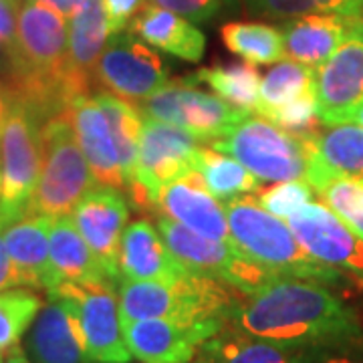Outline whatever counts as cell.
I'll return each instance as SVG.
<instances>
[{
    "mask_svg": "<svg viewBox=\"0 0 363 363\" xmlns=\"http://www.w3.org/2000/svg\"><path fill=\"white\" fill-rule=\"evenodd\" d=\"M230 323L255 337L307 355L355 350L363 341L362 321L347 303L325 283L295 277H277L238 298Z\"/></svg>",
    "mask_w": 363,
    "mask_h": 363,
    "instance_id": "obj_1",
    "label": "cell"
},
{
    "mask_svg": "<svg viewBox=\"0 0 363 363\" xmlns=\"http://www.w3.org/2000/svg\"><path fill=\"white\" fill-rule=\"evenodd\" d=\"M224 210L234 247L272 274L309 279L325 285H337L345 279L343 272L313 259L291 226L269 212L259 200L240 196L224 202Z\"/></svg>",
    "mask_w": 363,
    "mask_h": 363,
    "instance_id": "obj_2",
    "label": "cell"
},
{
    "mask_svg": "<svg viewBox=\"0 0 363 363\" xmlns=\"http://www.w3.org/2000/svg\"><path fill=\"white\" fill-rule=\"evenodd\" d=\"M230 285L186 272L174 281H119L121 323L140 319L230 321L238 297Z\"/></svg>",
    "mask_w": 363,
    "mask_h": 363,
    "instance_id": "obj_3",
    "label": "cell"
},
{
    "mask_svg": "<svg viewBox=\"0 0 363 363\" xmlns=\"http://www.w3.org/2000/svg\"><path fill=\"white\" fill-rule=\"evenodd\" d=\"M214 150L236 157L260 182H309L317 156L315 135H298L269 117L247 111L224 138L214 140Z\"/></svg>",
    "mask_w": 363,
    "mask_h": 363,
    "instance_id": "obj_4",
    "label": "cell"
},
{
    "mask_svg": "<svg viewBox=\"0 0 363 363\" xmlns=\"http://www.w3.org/2000/svg\"><path fill=\"white\" fill-rule=\"evenodd\" d=\"M40 142L43 168L28 212L49 218L69 216L79 200L95 188L97 180L65 111L49 117L40 125Z\"/></svg>",
    "mask_w": 363,
    "mask_h": 363,
    "instance_id": "obj_5",
    "label": "cell"
},
{
    "mask_svg": "<svg viewBox=\"0 0 363 363\" xmlns=\"http://www.w3.org/2000/svg\"><path fill=\"white\" fill-rule=\"evenodd\" d=\"M39 117L28 105L14 101L0 130V230L28 214L43 168Z\"/></svg>",
    "mask_w": 363,
    "mask_h": 363,
    "instance_id": "obj_6",
    "label": "cell"
},
{
    "mask_svg": "<svg viewBox=\"0 0 363 363\" xmlns=\"http://www.w3.org/2000/svg\"><path fill=\"white\" fill-rule=\"evenodd\" d=\"M157 230L186 271L218 279L242 295L255 293L277 279V274L248 259L234 245L194 233L166 214L157 216Z\"/></svg>",
    "mask_w": 363,
    "mask_h": 363,
    "instance_id": "obj_7",
    "label": "cell"
},
{
    "mask_svg": "<svg viewBox=\"0 0 363 363\" xmlns=\"http://www.w3.org/2000/svg\"><path fill=\"white\" fill-rule=\"evenodd\" d=\"M113 286L107 281L61 283L47 293L49 297L61 298L71 309L89 362L130 363L133 357L123 335L119 295Z\"/></svg>",
    "mask_w": 363,
    "mask_h": 363,
    "instance_id": "obj_8",
    "label": "cell"
},
{
    "mask_svg": "<svg viewBox=\"0 0 363 363\" xmlns=\"http://www.w3.org/2000/svg\"><path fill=\"white\" fill-rule=\"evenodd\" d=\"M202 143L174 123L143 117L140 157L130 186L131 200L140 208L156 206L157 192L196 169Z\"/></svg>",
    "mask_w": 363,
    "mask_h": 363,
    "instance_id": "obj_9",
    "label": "cell"
},
{
    "mask_svg": "<svg viewBox=\"0 0 363 363\" xmlns=\"http://www.w3.org/2000/svg\"><path fill=\"white\" fill-rule=\"evenodd\" d=\"M93 79L130 104H142L168 85V67L133 33L111 35L93 69Z\"/></svg>",
    "mask_w": 363,
    "mask_h": 363,
    "instance_id": "obj_10",
    "label": "cell"
},
{
    "mask_svg": "<svg viewBox=\"0 0 363 363\" xmlns=\"http://www.w3.org/2000/svg\"><path fill=\"white\" fill-rule=\"evenodd\" d=\"M140 105V113L145 117L184 128L200 142L224 138L247 113V109L228 105L222 97L188 87L186 81L166 85Z\"/></svg>",
    "mask_w": 363,
    "mask_h": 363,
    "instance_id": "obj_11",
    "label": "cell"
},
{
    "mask_svg": "<svg viewBox=\"0 0 363 363\" xmlns=\"http://www.w3.org/2000/svg\"><path fill=\"white\" fill-rule=\"evenodd\" d=\"M286 222L313 259L355 279L363 286V238L331 208L309 202Z\"/></svg>",
    "mask_w": 363,
    "mask_h": 363,
    "instance_id": "obj_12",
    "label": "cell"
},
{
    "mask_svg": "<svg viewBox=\"0 0 363 363\" xmlns=\"http://www.w3.org/2000/svg\"><path fill=\"white\" fill-rule=\"evenodd\" d=\"M317 117L323 125L350 123L351 113L363 101V18L323 65L315 81Z\"/></svg>",
    "mask_w": 363,
    "mask_h": 363,
    "instance_id": "obj_13",
    "label": "cell"
},
{
    "mask_svg": "<svg viewBox=\"0 0 363 363\" xmlns=\"http://www.w3.org/2000/svg\"><path fill=\"white\" fill-rule=\"evenodd\" d=\"M71 218L104 267L105 274L117 285L121 281L119 248L130 218L128 198L119 188L99 184L79 200Z\"/></svg>",
    "mask_w": 363,
    "mask_h": 363,
    "instance_id": "obj_14",
    "label": "cell"
},
{
    "mask_svg": "<svg viewBox=\"0 0 363 363\" xmlns=\"http://www.w3.org/2000/svg\"><path fill=\"white\" fill-rule=\"evenodd\" d=\"M228 321H178L140 319L125 321L123 335L131 355L143 363H190L202 343L216 335Z\"/></svg>",
    "mask_w": 363,
    "mask_h": 363,
    "instance_id": "obj_15",
    "label": "cell"
},
{
    "mask_svg": "<svg viewBox=\"0 0 363 363\" xmlns=\"http://www.w3.org/2000/svg\"><path fill=\"white\" fill-rule=\"evenodd\" d=\"M154 208L194 233L234 245L226 210L216 202V198H212V192L208 190L206 182L198 169H192L164 186L157 192Z\"/></svg>",
    "mask_w": 363,
    "mask_h": 363,
    "instance_id": "obj_16",
    "label": "cell"
},
{
    "mask_svg": "<svg viewBox=\"0 0 363 363\" xmlns=\"http://www.w3.org/2000/svg\"><path fill=\"white\" fill-rule=\"evenodd\" d=\"M73 125L79 147L89 162L97 184L128 190L125 176L117 154L116 138L101 104L95 95H79L65 109Z\"/></svg>",
    "mask_w": 363,
    "mask_h": 363,
    "instance_id": "obj_17",
    "label": "cell"
},
{
    "mask_svg": "<svg viewBox=\"0 0 363 363\" xmlns=\"http://www.w3.org/2000/svg\"><path fill=\"white\" fill-rule=\"evenodd\" d=\"M69 81L71 89L87 95L97 65L107 40L111 37L109 16L104 0H79L69 14Z\"/></svg>",
    "mask_w": 363,
    "mask_h": 363,
    "instance_id": "obj_18",
    "label": "cell"
},
{
    "mask_svg": "<svg viewBox=\"0 0 363 363\" xmlns=\"http://www.w3.org/2000/svg\"><path fill=\"white\" fill-rule=\"evenodd\" d=\"M26 357L33 363H87V351L77 321L61 298L49 303L33 321L25 341Z\"/></svg>",
    "mask_w": 363,
    "mask_h": 363,
    "instance_id": "obj_19",
    "label": "cell"
},
{
    "mask_svg": "<svg viewBox=\"0 0 363 363\" xmlns=\"http://www.w3.org/2000/svg\"><path fill=\"white\" fill-rule=\"evenodd\" d=\"M51 222L49 216L28 212L2 230L9 255L21 272L25 286L43 289L47 293L59 286L49 255Z\"/></svg>",
    "mask_w": 363,
    "mask_h": 363,
    "instance_id": "obj_20",
    "label": "cell"
},
{
    "mask_svg": "<svg viewBox=\"0 0 363 363\" xmlns=\"http://www.w3.org/2000/svg\"><path fill=\"white\" fill-rule=\"evenodd\" d=\"M119 271L121 279L130 281H174L190 272L147 220L131 222L125 228L119 248Z\"/></svg>",
    "mask_w": 363,
    "mask_h": 363,
    "instance_id": "obj_21",
    "label": "cell"
},
{
    "mask_svg": "<svg viewBox=\"0 0 363 363\" xmlns=\"http://www.w3.org/2000/svg\"><path fill=\"white\" fill-rule=\"evenodd\" d=\"M357 18L359 16L351 18L339 14H305L289 18V23L281 30L285 57L319 69L337 51Z\"/></svg>",
    "mask_w": 363,
    "mask_h": 363,
    "instance_id": "obj_22",
    "label": "cell"
},
{
    "mask_svg": "<svg viewBox=\"0 0 363 363\" xmlns=\"http://www.w3.org/2000/svg\"><path fill=\"white\" fill-rule=\"evenodd\" d=\"M130 30L143 43L190 63L200 61L206 49V39L202 30H198L188 18L152 2H147L133 16Z\"/></svg>",
    "mask_w": 363,
    "mask_h": 363,
    "instance_id": "obj_23",
    "label": "cell"
},
{
    "mask_svg": "<svg viewBox=\"0 0 363 363\" xmlns=\"http://www.w3.org/2000/svg\"><path fill=\"white\" fill-rule=\"evenodd\" d=\"M49 255L55 277L61 283H87V281H107L113 283L97 257L79 233L75 222L69 216L52 218L49 234ZM116 285V283H113Z\"/></svg>",
    "mask_w": 363,
    "mask_h": 363,
    "instance_id": "obj_24",
    "label": "cell"
},
{
    "mask_svg": "<svg viewBox=\"0 0 363 363\" xmlns=\"http://www.w3.org/2000/svg\"><path fill=\"white\" fill-rule=\"evenodd\" d=\"M198 353L214 363H311L307 353L279 347L234 323L230 327L226 323L216 335L204 341Z\"/></svg>",
    "mask_w": 363,
    "mask_h": 363,
    "instance_id": "obj_25",
    "label": "cell"
},
{
    "mask_svg": "<svg viewBox=\"0 0 363 363\" xmlns=\"http://www.w3.org/2000/svg\"><path fill=\"white\" fill-rule=\"evenodd\" d=\"M315 81L317 69L313 67L303 65L293 59L274 63V67L269 69V73L260 81L259 104L255 111L271 119L286 105L315 97Z\"/></svg>",
    "mask_w": 363,
    "mask_h": 363,
    "instance_id": "obj_26",
    "label": "cell"
},
{
    "mask_svg": "<svg viewBox=\"0 0 363 363\" xmlns=\"http://www.w3.org/2000/svg\"><path fill=\"white\" fill-rule=\"evenodd\" d=\"M309 184L325 204L363 238V180L335 174L325 166L321 157L315 156Z\"/></svg>",
    "mask_w": 363,
    "mask_h": 363,
    "instance_id": "obj_27",
    "label": "cell"
},
{
    "mask_svg": "<svg viewBox=\"0 0 363 363\" xmlns=\"http://www.w3.org/2000/svg\"><path fill=\"white\" fill-rule=\"evenodd\" d=\"M196 169L202 174L208 190L222 202H230L250 192H260L262 182L236 157L214 150L212 145H202Z\"/></svg>",
    "mask_w": 363,
    "mask_h": 363,
    "instance_id": "obj_28",
    "label": "cell"
},
{
    "mask_svg": "<svg viewBox=\"0 0 363 363\" xmlns=\"http://www.w3.org/2000/svg\"><path fill=\"white\" fill-rule=\"evenodd\" d=\"M315 150L329 169L363 180V128L359 123L327 125L315 133Z\"/></svg>",
    "mask_w": 363,
    "mask_h": 363,
    "instance_id": "obj_29",
    "label": "cell"
},
{
    "mask_svg": "<svg viewBox=\"0 0 363 363\" xmlns=\"http://www.w3.org/2000/svg\"><path fill=\"white\" fill-rule=\"evenodd\" d=\"M186 83H206L210 89L218 93L224 101L238 109L255 111L259 104L260 73L252 63H234V65L206 67L192 77L184 79Z\"/></svg>",
    "mask_w": 363,
    "mask_h": 363,
    "instance_id": "obj_30",
    "label": "cell"
},
{
    "mask_svg": "<svg viewBox=\"0 0 363 363\" xmlns=\"http://www.w3.org/2000/svg\"><path fill=\"white\" fill-rule=\"evenodd\" d=\"M222 43L228 51L252 65H272L285 59L283 33L262 23H228L222 26Z\"/></svg>",
    "mask_w": 363,
    "mask_h": 363,
    "instance_id": "obj_31",
    "label": "cell"
},
{
    "mask_svg": "<svg viewBox=\"0 0 363 363\" xmlns=\"http://www.w3.org/2000/svg\"><path fill=\"white\" fill-rule=\"evenodd\" d=\"M97 101L101 104L109 117L113 138H116L117 154L121 162V169L125 176V184L130 190L138 157H140V142H142V113L125 99H119L113 93H97Z\"/></svg>",
    "mask_w": 363,
    "mask_h": 363,
    "instance_id": "obj_32",
    "label": "cell"
},
{
    "mask_svg": "<svg viewBox=\"0 0 363 363\" xmlns=\"http://www.w3.org/2000/svg\"><path fill=\"white\" fill-rule=\"evenodd\" d=\"M43 309V301L28 289L0 291V353L9 355L18 347L21 339L30 329Z\"/></svg>",
    "mask_w": 363,
    "mask_h": 363,
    "instance_id": "obj_33",
    "label": "cell"
},
{
    "mask_svg": "<svg viewBox=\"0 0 363 363\" xmlns=\"http://www.w3.org/2000/svg\"><path fill=\"white\" fill-rule=\"evenodd\" d=\"M252 11L272 18H297L305 14L362 16L363 0H247Z\"/></svg>",
    "mask_w": 363,
    "mask_h": 363,
    "instance_id": "obj_34",
    "label": "cell"
},
{
    "mask_svg": "<svg viewBox=\"0 0 363 363\" xmlns=\"http://www.w3.org/2000/svg\"><path fill=\"white\" fill-rule=\"evenodd\" d=\"M257 200L274 216L289 220L298 208L313 202V186L303 180L279 182L267 190H260Z\"/></svg>",
    "mask_w": 363,
    "mask_h": 363,
    "instance_id": "obj_35",
    "label": "cell"
},
{
    "mask_svg": "<svg viewBox=\"0 0 363 363\" xmlns=\"http://www.w3.org/2000/svg\"><path fill=\"white\" fill-rule=\"evenodd\" d=\"M162 9H168L172 13L180 14L188 21L204 23L208 18L216 16L230 0H150Z\"/></svg>",
    "mask_w": 363,
    "mask_h": 363,
    "instance_id": "obj_36",
    "label": "cell"
},
{
    "mask_svg": "<svg viewBox=\"0 0 363 363\" xmlns=\"http://www.w3.org/2000/svg\"><path fill=\"white\" fill-rule=\"evenodd\" d=\"M104 2L107 16H109L111 35L123 33L133 21V16L147 4V0H104Z\"/></svg>",
    "mask_w": 363,
    "mask_h": 363,
    "instance_id": "obj_37",
    "label": "cell"
},
{
    "mask_svg": "<svg viewBox=\"0 0 363 363\" xmlns=\"http://www.w3.org/2000/svg\"><path fill=\"white\" fill-rule=\"evenodd\" d=\"M18 0H0V40L9 45L16 55V23H18Z\"/></svg>",
    "mask_w": 363,
    "mask_h": 363,
    "instance_id": "obj_38",
    "label": "cell"
},
{
    "mask_svg": "<svg viewBox=\"0 0 363 363\" xmlns=\"http://www.w3.org/2000/svg\"><path fill=\"white\" fill-rule=\"evenodd\" d=\"M14 286H25V283H23V277H21L18 269L14 267L6 242H4L2 230H0V291L14 289Z\"/></svg>",
    "mask_w": 363,
    "mask_h": 363,
    "instance_id": "obj_39",
    "label": "cell"
},
{
    "mask_svg": "<svg viewBox=\"0 0 363 363\" xmlns=\"http://www.w3.org/2000/svg\"><path fill=\"white\" fill-rule=\"evenodd\" d=\"M14 77H16V55L9 45L0 40V83L6 87V91L11 89Z\"/></svg>",
    "mask_w": 363,
    "mask_h": 363,
    "instance_id": "obj_40",
    "label": "cell"
},
{
    "mask_svg": "<svg viewBox=\"0 0 363 363\" xmlns=\"http://www.w3.org/2000/svg\"><path fill=\"white\" fill-rule=\"evenodd\" d=\"M11 109H13V95L0 83V130H2L6 117L11 113Z\"/></svg>",
    "mask_w": 363,
    "mask_h": 363,
    "instance_id": "obj_41",
    "label": "cell"
},
{
    "mask_svg": "<svg viewBox=\"0 0 363 363\" xmlns=\"http://www.w3.org/2000/svg\"><path fill=\"white\" fill-rule=\"evenodd\" d=\"M333 351L327 353H317V355H309L311 363H357L350 359V357H339V355H331Z\"/></svg>",
    "mask_w": 363,
    "mask_h": 363,
    "instance_id": "obj_42",
    "label": "cell"
},
{
    "mask_svg": "<svg viewBox=\"0 0 363 363\" xmlns=\"http://www.w3.org/2000/svg\"><path fill=\"white\" fill-rule=\"evenodd\" d=\"M43 2L51 4V6H55L57 11H61V13L65 14L67 18H69V14L73 13V9L79 4V0H43Z\"/></svg>",
    "mask_w": 363,
    "mask_h": 363,
    "instance_id": "obj_43",
    "label": "cell"
},
{
    "mask_svg": "<svg viewBox=\"0 0 363 363\" xmlns=\"http://www.w3.org/2000/svg\"><path fill=\"white\" fill-rule=\"evenodd\" d=\"M2 363H33L28 357H26V353L21 347H16L14 351H11L6 357H4V362Z\"/></svg>",
    "mask_w": 363,
    "mask_h": 363,
    "instance_id": "obj_44",
    "label": "cell"
},
{
    "mask_svg": "<svg viewBox=\"0 0 363 363\" xmlns=\"http://www.w3.org/2000/svg\"><path fill=\"white\" fill-rule=\"evenodd\" d=\"M350 121H353V123H359V125L363 128V101L355 107V111L351 113Z\"/></svg>",
    "mask_w": 363,
    "mask_h": 363,
    "instance_id": "obj_45",
    "label": "cell"
},
{
    "mask_svg": "<svg viewBox=\"0 0 363 363\" xmlns=\"http://www.w3.org/2000/svg\"><path fill=\"white\" fill-rule=\"evenodd\" d=\"M190 363H214V362H210V359H206V357H202V355H200L198 359H192Z\"/></svg>",
    "mask_w": 363,
    "mask_h": 363,
    "instance_id": "obj_46",
    "label": "cell"
},
{
    "mask_svg": "<svg viewBox=\"0 0 363 363\" xmlns=\"http://www.w3.org/2000/svg\"><path fill=\"white\" fill-rule=\"evenodd\" d=\"M4 357H6V355H2V353H0V363L4 362Z\"/></svg>",
    "mask_w": 363,
    "mask_h": 363,
    "instance_id": "obj_47",
    "label": "cell"
},
{
    "mask_svg": "<svg viewBox=\"0 0 363 363\" xmlns=\"http://www.w3.org/2000/svg\"><path fill=\"white\" fill-rule=\"evenodd\" d=\"M0 190H2V176H0Z\"/></svg>",
    "mask_w": 363,
    "mask_h": 363,
    "instance_id": "obj_48",
    "label": "cell"
},
{
    "mask_svg": "<svg viewBox=\"0 0 363 363\" xmlns=\"http://www.w3.org/2000/svg\"><path fill=\"white\" fill-rule=\"evenodd\" d=\"M362 18H363V13H362Z\"/></svg>",
    "mask_w": 363,
    "mask_h": 363,
    "instance_id": "obj_49",
    "label": "cell"
}]
</instances>
